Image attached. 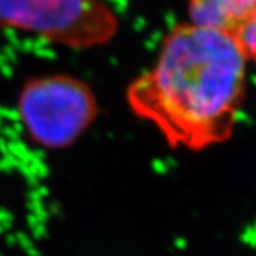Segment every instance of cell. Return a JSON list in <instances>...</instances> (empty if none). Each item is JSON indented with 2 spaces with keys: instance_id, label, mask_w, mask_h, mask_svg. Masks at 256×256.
Listing matches in <instances>:
<instances>
[{
  "instance_id": "6da1fadb",
  "label": "cell",
  "mask_w": 256,
  "mask_h": 256,
  "mask_svg": "<svg viewBox=\"0 0 256 256\" xmlns=\"http://www.w3.org/2000/svg\"><path fill=\"white\" fill-rule=\"evenodd\" d=\"M246 56L232 33L184 22L127 88V102L174 148L204 151L234 136L246 98Z\"/></svg>"
},
{
  "instance_id": "5b68a950",
  "label": "cell",
  "mask_w": 256,
  "mask_h": 256,
  "mask_svg": "<svg viewBox=\"0 0 256 256\" xmlns=\"http://www.w3.org/2000/svg\"><path fill=\"white\" fill-rule=\"evenodd\" d=\"M234 36L236 37L239 46L242 47L248 62L256 66V4L244 23L236 28Z\"/></svg>"
},
{
  "instance_id": "277c9868",
  "label": "cell",
  "mask_w": 256,
  "mask_h": 256,
  "mask_svg": "<svg viewBox=\"0 0 256 256\" xmlns=\"http://www.w3.org/2000/svg\"><path fill=\"white\" fill-rule=\"evenodd\" d=\"M255 4L256 0H188V22L234 34Z\"/></svg>"
},
{
  "instance_id": "7a4b0ae2",
  "label": "cell",
  "mask_w": 256,
  "mask_h": 256,
  "mask_svg": "<svg viewBox=\"0 0 256 256\" xmlns=\"http://www.w3.org/2000/svg\"><path fill=\"white\" fill-rule=\"evenodd\" d=\"M18 112L28 138L47 150L73 146L98 116V101L88 82L66 73L26 80Z\"/></svg>"
},
{
  "instance_id": "3957f363",
  "label": "cell",
  "mask_w": 256,
  "mask_h": 256,
  "mask_svg": "<svg viewBox=\"0 0 256 256\" xmlns=\"http://www.w3.org/2000/svg\"><path fill=\"white\" fill-rule=\"evenodd\" d=\"M18 30L57 46L86 50L107 46L120 30L104 0H0V32Z\"/></svg>"
}]
</instances>
